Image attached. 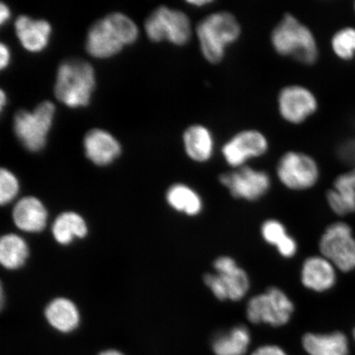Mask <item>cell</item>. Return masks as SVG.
Returning <instances> with one entry per match:
<instances>
[{
	"instance_id": "23",
	"label": "cell",
	"mask_w": 355,
	"mask_h": 355,
	"mask_svg": "<svg viewBox=\"0 0 355 355\" xmlns=\"http://www.w3.org/2000/svg\"><path fill=\"white\" fill-rule=\"evenodd\" d=\"M46 318L55 329L63 333L74 331L79 325L78 310L72 301L58 298L46 307Z\"/></svg>"
},
{
	"instance_id": "36",
	"label": "cell",
	"mask_w": 355,
	"mask_h": 355,
	"mask_svg": "<svg viewBox=\"0 0 355 355\" xmlns=\"http://www.w3.org/2000/svg\"><path fill=\"white\" fill-rule=\"evenodd\" d=\"M354 12H355V2H354Z\"/></svg>"
},
{
	"instance_id": "26",
	"label": "cell",
	"mask_w": 355,
	"mask_h": 355,
	"mask_svg": "<svg viewBox=\"0 0 355 355\" xmlns=\"http://www.w3.org/2000/svg\"><path fill=\"white\" fill-rule=\"evenodd\" d=\"M333 54L343 61H352L355 57V28L345 26L337 30L331 38Z\"/></svg>"
},
{
	"instance_id": "19",
	"label": "cell",
	"mask_w": 355,
	"mask_h": 355,
	"mask_svg": "<svg viewBox=\"0 0 355 355\" xmlns=\"http://www.w3.org/2000/svg\"><path fill=\"white\" fill-rule=\"evenodd\" d=\"M260 233L263 241L276 248L283 259H291L299 251L298 242L288 234L285 224L279 220H265L261 225Z\"/></svg>"
},
{
	"instance_id": "32",
	"label": "cell",
	"mask_w": 355,
	"mask_h": 355,
	"mask_svg": "<svg viewBox=\"0 0 355 355\" xmlns=\"http://www.w3.org/2000/svg\"><path fill=\"white\" fill-rule=\"evenodd\" d=\"M7 104V96L6 93L2 90L0 92V108L3 110L4 106Z\"/></svg>"
},
{
	"instance_id": "27",
	"label": "cell",
	"mask_w": 355,
	"mask_h": 355,
	"mask_svg": "<svg viewBox=\"0 0 355 355\" xmlns=\"http://www.w3.org/2000/svg\"><path fill=\"white\" fill-rule=\"evenodd\" d=\"M19 192V183L17 177L7 168L0 171V202L2 205L10 203Z\"/></svg>"
},
{
	"instance_id": "35",
	"label": "cell",
	"mask_w": 355,
	"mask_h": 355,
	"mask_svg": "<svg viewBox=\"0 0 355 355\" xmlns=\"http://www.w3.org/2000/svg\"><path fill=\"white\" fill-rule=\"evenodd\" d=\"M354 338L355 340V328H354Z\"/></svg>"
},
{
	"instance_id": "10",
	"label": "cell",
	"mask_w": 355,
	"mask_h": 355,
	"mask_svg": "<svg viewBox=\"0 0 355 355\" xmlns=\"http://www.w3.org/2000/svg\"><path fill=\"white\" fill-rule=\"evenodd\" d=\"M218 180L234 198L250 202L264 198L272 186L268 172L250 166L221 173Z\"/></svg>"
},
{
	"instance_id": "5",
	"label": "cell",
	"mask_w": 355,
	"mask_h": 355,
	"mask_svg": "<svg viewBox=\"0 0 355 355\" xmlns=\"http://www.w3.org/2000/svg\"><path fill=\"white\" fill-rule=\"evenodd\" d=\"M146 35L153 42L166 41L175 46L188 44L195 32L187 13L167 6H161L146 19Z\"/></svg>"
},
{
	"instance_id": "17",
	"label": "cell",
	"mask_w": 355,
	"mask_h": 355,
	"mask_svg": "<svg viewBox=\"0 0 355 355\" xmlns=\"http://www.w3.org/2000/svg\"><path fill=\"white\" fill-rule=\"evenodd\" d=\"M15 26L17 37L26 51L39 53L48 46L52 28L46 20L21 15L16 19Z\"/></svg>"
},
{
	"instance_id": "25",
	"label": "cell",
	"mask_w": 355,
	"mask_h": 355,
	"mask_svg": "<svg viewBox=\"0 0 355 355\" xmlns=\"http://www.w3.org/2000/svg\"><path fill=\"white\" fill-rule=\"evenodd\" d=\"M28 257V244L19 235H4L0 241V263L3 268L15 270L26 263Z\"/></svg>"
},
{
	"instance_id": "28",
	"label": "cell",
	"mask_w": 355,
	"mask_h": 355,
	"mask_svg": "<svg viewBox=\"0 0 355 355\" xmlns=\"http://www.w3.org/2000/svg\"><path fill=\"white\" fill-rule=\"evenodd\" d=\"M252 355H287V354L277 345H266L257 348Z\"/></svg>"
},
{
	"instance_id": "3",
	"label": "cell",
	"mask_w": 355,
	"mask_h": 355,
	"mask_svg": "<svg viewBox=\"0 0 355 355\" xmlns=\"http://www.w3.org/2000/svg\"><path fill=\"white\" fill-rule=\"evenodd\" d=\"M137 37L139 28L130 17L121 12L110 13L89 29L87 51L97 59H108L119 54L124 46L135 43Z\"/></svg>"
},
{
	"instance_id": "14",
	"label": "cell",
	"mask_w": 355,
	"mask_h": 355,
	"mask_svg": "<svg viewBox=\"0 0 355 355\" xmlns=\"http://www.w3.org/2000/svg\"><path fill=\"white\" fill-rule=\"evenodd\" d=\"M302 286L308 291L324 293L330 291L336 283V268L322 255L308 257L300 269Z\"/></svg>"
},
{
	"instance_id": "6",
	"label": "cell",
	"mask_w": 355,
	"mask_h": 355,
	"mask_svg": "<svg viewBox=\"0 0 355 355\" xmlns=\"http://www.w3.org/2000/svg\"><path fill=\"white\" fill-rule=\"evenodd\" d=\"M295 311L294 302L282 288L270 286L252 296L246 305V317L255 325L266 324L279 327L290 322Z\"/></svg>"
},
{
	"instance_id": "13",
	"label": "cell",
	"mask_w": 355,
	"mask_h": 355,
	"mask_svg": "<svg viewBox=\"0 0 355 355\" xmlns=\"http://www.w3.org/2000/svg\"><path fill=\"white\" fill-rule=\"evenodd\" d=\"M213 268L220 279L228 300L239 302L245 298L250 291V277L234 257L225 255L216 257L213 261Z\"/></svg>"
},
{
	"instance_id": "9",
	"label": "cell",
	"mask_w": 355,
	"mask_h": 355,
	"mask_svg": "<svg viewBox=\"0 0 355 355\" xmlns=\"http://www.w3.org/2000/svg\"><path fill=\"white\" fill-rule=\"evenodd\" d=\"M270 149L268 137L257 128H248L230 136L221 145L220 153L226 165L234 170L265 157Z\"/></svg>"
},
{
	"instance_id": "33",
	"label": "cell",
	"mask_w": 355,
	"mask_h": 355,
	"mask_svg": "<svg viewBox=\"0 0 355 355\" xmlns=\"http://www.w3.org/2000/svg\"><path fill=\"white\" fill-rule=\"evenodd\" d=\"M99 355H123L122 353L115 349H108L101 352Z\"/></svg>"
},
{
	"instance_id": "24",
	"label": "cell",
	"mask_w": 355,
	"mask_h": 355,
	"mask_svg": "<svg viewBox=\"0 0 355 355\" xmlns=\"http://www.w3.org/2000/svg\"><path fill=\"white\" fill-rule=\"evenodd\" d=\"M52 232L58 243L66 245L75 238L85 237L87 234V226L85 220L77 213L64 212L55 220Z\"/></svg>"
},
{
	"instance_id": "18",
	"label": "cell",
	"mask_w": 355,
	"mask_h": 355,
	"mask_svg": "<svg viewBox=\"0 0 355 355\" xmlns=\"http://www.w3.org/2000/svg\"><path fill=\"white\" fill-rule=\"evenodd\" d=\"M12 218L17 228L26 232L38 233L46 227L48 214L39 199L26 197L16 204Z\"/></svg>"
},
{
	"instance_id": "1",
	"label": "cell",
	"mask_w": 355,
	"mask_h": 355,
	"mask_svg": "<svg viewBox=\"0 0 355 355\" xmlns=\"http://www.w3.org/2000/svg\"><path fill=\"white\" fill-rule=\"evenodd\" d=\"M194 35L204 60L218 65L225 60L230 49L241 39L243 26L233 12L216 10L199 20Z\"/></svg>"
},
{
	"instance_id": "4",
	"label": "cell",
	"mask_w": 355,
	"mask_h": 355,
	"mask_svg": "<svg viewBox=\"0 0 355 355\" xmlns=\"http://www.w3.org/2000/svg\"><path fill=\"white\" fill-rule=\"evenodd\" d=\"M95 87V70L88 62L73 59L59 66L55 95L61 103L70 108L85 107L90 103Z\"/></svg>"
},
{
	"instance_id": "7",
	"label": "cell",
	"mask_w": 355,
	"mask_h": 355,
	"mask_svg": "<svg viewBox=\"0 0 355 355\" xmlns=\"http://www.w3.org/2000/svg\"><path fill=\"white\" fill-rule=\"evenodd\" d=\"M276 175L284 187L295 192H302L318 184L321 170L313 155L303 150H288L278 159Z\"/></svg>"
},
{
	"instance_id": "8",
	"label": "cell",
	"mask_w": 355,
	"mask_h": 355,
	"mask_svg": "<svg viewBox=\"0 0 355 355\" xmlns=\"http://www.w3.org/2000/svg\"><path fill=\"white\" fill-rule=\"evenodd\" d=\"M55 114V106L49 101L42 102L33 111H17L13 119V130L29 152L37 153L46 146Z\"/></svg>"
},
{
	"instance_id": "29",
	"label": "cell",
	"mask_w": 355,
	"mask_h": 355,
	"mask_svg": "<svg viewBox=\"0 0 355 355\" xmlns=\"http://www.w3.org/2000/svg\"><path fill=\"white\" fill-rule=\"evenodd\" d=\"M10 62V51L6 44H0V69L7 68Z\"/></svg>"
},
{
	"instance_id": "22",
	"label": "cell",
	"mask_w": 355,
	"mask_h": 355,
	"mask_svg": "<svg viewBox=\"0 0 355 355\" xmlns=\"http://www.w3.org/2000/svg\"><path fill=\"white\" fill-rule=\"evenodd\" d=\"M250 344V330L245 326L238 325L216 336L211 346L216 355H244Z\"/></svg>"
},
{
	"instance_id": "12",
	"label": "cell",
	"mask_w": 355,
	"mask_h": 355,
	"mask_svg": "<svg viewBox=\"0 0 355 355\" xmlns=\"http://www.w3.org/2000/svg\"><path fill=\"white\" fill-rule=\"evenodd\" d=\"M319 250L344 272L355 269V239L352 230L344 222H336L328 226L319 241Z\"/></svg>"
},
{
	"instance_id": "21",
	"label": "cell",
	"mask_w": 355,
	"mask_h": 355,
	"mask_svg": "<svg viewBox=\"0 0 355 355\" xmlns=\"http://www.w3.org/2000/svg\"><path fill=\"white\" fill-rule=\"evenodd\" d=\"M166 201L178 212L188 216H198L203 211L204 202L196 190L185 184L171 186L166 193Z\"/></svg>"
},
{
	"instance_id": "11",
	"label": "cell",
	"mask_w": 355,
	"mask_h": 355,
	"mask_svg": "<svg viewBox=\"0 0 355 355\" xmlns=\"http://www.w3.org/2000/svg\"><path fill=\"white\" fill-rule=\"evenodd\" d=\"M319 106L317 95L303 84H288L277 93L279 116L290 125L299 126L307 122L317 114Z\"/></svg>"
},
{
	"instance_id": "34",
	"label": "cell",
	"mask_w": 355,
	"mask_h": 355,
	"mask_svg": "<svg viewBox=\"0 0 355 355\" xmlns=\"http://www.w3.org/2000/svg\"><path fill=\"white\" fill-rule=\"evenodd\" d=\"M348 173H349L350 178H352L353 183L355 186V167H353L352 170L349 171Z\"/></svg>"
},
{
	"instance_id": "20",
	"label": "cell",
	"mask_w": 355,
	"mask_h": 355,
	"mask_svg": "<svg viewBox=\"0 0 355 355\" xmlns=\"http://www.w3.org/2000/svg\"><path fill=\"white\" fill-rule=\"evenodd\" d=\"M303 347L309 355H348L349 343L343 333L335 331L319 334L307 333L302 339Z\"/></svg>"
},
{
	"instance_id": "31",
	"label": "cell",
	"mask_w": 355,
	"mask_h": 355,
	"mask_svg": "<svg viewBox=\"0 0 355 355\" xmlns=\"http://www.w3.org/2000/svg\"><path fill=\"white\" fill-rule=\"evenodd\" d=\"M11 12L7 4L1 3L0 4V24L3 25L10 19Z\"/></svg>"
},
{
	"instance_id": "30",
	"label": "cell",
	"mask_w": 355,
	"mask_h": 355,
	"mask_svg": "<svg viewBox=\"0 0 355 355\" xmlns=\"http://www.w3.org/2000/svg\"><path fill=\"white\" fill-rule=\"evenodd\" d=\"M189 6L196 8H205L211 6L216 2L214 0H188L186 1Z\"/></svg>"
},
{
	"instance_id": "2",
	"label": "cell",
	"mask_w": 355,
	"mask_h": 355,
	"mask_svg": "<svg viewBox=\"0 0 355 355\" xmlns=\"http://www.w3.org/2000/svg\"><path fill=\"white\" fill-rule=\"evenodd\" d=\"M270 44L277 55L304 66H313L320 57L316 35L307 24L286 12L270 33Z\"/></svg>"
},
{
	"instance_id": "16",
	"label": "cell",
	"mask_w": 355,
	"mask_h": 355,
	"mask_svg": "<svg viewBox=\"0 0 355 355\" xmlns=\"http://www.w3.org/2000/svg\"><path fill=\"white\" fill-rule=\"evenodd\" d=\"M83 146L87 159L99 166L110 165L122 152L119 141L111 133L101 128H93L87 132Z\"/></svg>"
},
{
	"instance_id": "15",
	"label": "cell",
	"mask_w": 355,
	"mask_h": 355,
	"mask_svg": "<svg viewBox=\"0 0 355 355\" xmlns=\"http://www.w3.org/2000/svg\"><path fill=\"white\" fill-rule=\"evenodd\" d=\"M182 141L185 154L195 163H209L215 157L216 137L211 128L206 124H191L184 131Z\"/></svg>"
}]
</instances>
